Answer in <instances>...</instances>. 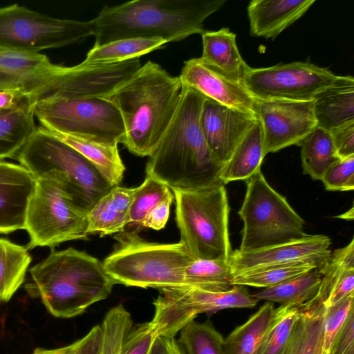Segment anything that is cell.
<instances>
[{
    "label": "cell",
    "instance_id": "1",
    "mask_svg": "<svg viewBox=\"0 0 354 354\" xmlns=\"http://www.w3.org/2000/svg\"><path fill=\"white\" fill-rule=\"evenodd\" d=\"M205 96L182 86L176 113L158 144L148 156L146 176L171 190H191L223 184V165L210 151L200 124Z\"/></svg>",
    "mask_w": 354,
    "mask_h": 354
},
{
    "label": "cell",
    "instance_id": "2",
    "mask_svg": "<svg viewBox=\"0 0 354 354\" xmlns=\"http://www.w3.org/2000/svg\"><path fill=\"white\" fill-rule=\"evenodd\" d=\"M181 91L178 77L149 60L102 97L120 111L122 144L131 153L148 157L152 153L176 113Z\"/></svg>",
    "mask_w": 354,
    "mask_h": 354
},
{
    "label": "cell",
    "instance_id": "3",
    "mask_svg": "<svg viewBox=\"0 0 354 354\" xmlns=\"http://www.w3.org/2000/svg\"><path fill=\"white\" fill-rule=\"evenodd\" d=\"M225 0H133L104 6L91 20L94 46L126 38H161L167 43L202 34L205 19Z\"/></svg>",
    "mask_w": 354,
    "mask_h": 354
},
{
    "label": "cell",
    "instance_id": "4",
    "mask_svg": "<svg viewBox=\"0 0 354 354\" xmlns=\"http://www.w3.org/2000/svg\"><path fill=\"white\" fill-rule=\"evenodd\" d=\"M30 274L24 286L28 295L39 299L53 316L63 319L80 315L105 299L116 284L102 262L73 248L53 250L30 269Z\"/></svg>",
    "mask_w": 354,
    "mask_h": 354
},
{
    "label": "cell",
    "instance_id": "5",
    "mask_svg": "<svg viewBox=\"0 0 354 354\" xmlns=\"http://www.w3.org/2000/svg\"><path fill=\"white\" fill-rule=\"evenodd\" d=\"M113 237L117 243L102 265L116 284L158 290L186 286L184 271L194 259L183 242H149L125 231Z\"/></svg>",
    "mask_w": 354,
    "mask_h": 354
},
{
    "label": "cell",
    "instance_id": "6",
    "mask_svg": "<svg viewBox=\"0 0 354 354\" xmlns=\"http://www.w3.org/2000/svg\"><path fill=\"white\" fill-rule=\"evenodd\" d=\"M15 158L36 178L61 181L87 214L113 187L92 162L41 126L36 128Z\"/></svg>",
    "mask_w": 354,
    "mask_h": 354
},
{
    "label": "cell",
    "instance_id": "7",
    "mask_svg": "<svg viewBox=\"0 0 354 354\" xmlns=\"http://www.w3.org/2000/svg\"><path fill=\"white\" fill-rule=\"evenodd\" d=\"M176 221L195 259L229 260L230 206L223 184L198 189H174Z\"/></svg>",
    "mask_w": 354,
    "mask_h": 354
},
{
    "label": "cell",
    "instance_id": "8",
    "mask_svg": "<svg viewBox=\"0 0 354 354\" xmlns=\"http://www.w3.org/2000/svg\"><path fill=\"white\" fill-rule=\"evenodd\" d=\"M238 214L243 221L242 252L284 243L305 236V222L286 198L267 182L261 170L246 181Z\"/></svg>",
    "mask_w": 354,
    "mask_h": 354
},
{
    "label": "cell",
    "instance_id": "9",
    "mask_svg": "<svg viewBox=\"0 0 354 354\" xmlns=\"http://www.w3.org/2000/svg\"><path fill=\"white\" fill-rule=\"evenodd\" d=\"M25 230L30 238L28 250L86 240L88 236L87 213L77 205L61 181L37 178L27 209Z\"/></svg>",
    "mask_w": 354,
    "mask_h": 354
},
{
    "label": "cell",
    "instance_id": "10",
    "mask_svg": "<svg viewBox=\"0 0 354 354\" xmlns=\"http://www.w3.org/2000/svg\"><path fill=\"white\" fill-rule=\"evenodd\" d=\"M45 129L100 144L118 146L124 136L118 109L104 97L44 101L33 104Z\"/></svg>",
    "mask_w": 354,
    "mask_h": 354
},
{
    "label": "cell",
    "instance_id": "11",
    "mask_svg": "<svg viewBox=\"0 0 354 354\" xmlns=\"http://www.w3.org/2000/svg\"><path fill=\"white\" fill-rule=\"evenodd\" d=\"M153 300L150 321L158 336L175 337L201 313L211 315L228 308H253L258 300L245 286H234L226 291H212L190 286L159 289Z\"/></svg>",
    "mask_w": 354,
    "mask_h": 354
},
{
    "label": "cell",
    "instance_id": "12",
    "mask_svg": "<svg viewBox=\"0 0 354 354\" xmlns=\"http://www.w3.org/2000/svg\"><path fill=\"white\" fill-rule=\"evenodd\" d=\"M93 35L91 21L57 19L18 4L0 7V48L39 53Z\"/></svg>",
    "mask_w": 354,
    "mask_h": 354
},
{
    "label": "cell",
    "instance_id": "13",
    "mask_svg": "<svg viewBox=\"0 0 354 354\" xmlns=\"http://www.w3.org/2000/svg\"><path fill=\"white\" fill-rule=\"evenodd\" d=\"M139 59L106 64L60 65L57 71L26 96L33 105L39 102L102 97L131 77L140 67Z\"/></svg>",
    "mask_w": 354,
    "mask_h": 354
},
{
    "label": "cell",
    "instance_id": "14",
    "mask_svg": "<svg viewBox=\"0 0 354 354\" xmlns=\"http://www.w3.org/2000/svg\"><path fill=\"white\" fill-rule=\"evenodd\" d=\"M337 78L332 71L310 62H295L252 68L243 86L255 100L311 101Z\"/></svg>",
    "mask_w": 354,
    "mask_h": 354
},
{
    "label": "cell",
    "instance_id": "15",
    "mask_svg": "<svg viewBox=\"0 0 354 354\" xmlns=\"http://www.w3.org/2000/svg\"><path fill=\"white\" fill-rule=\"evenodd\" d=\"M313 105L314 100H255L265 156L292 145H301L317 126Z\"/></svg>",
    "mask_w": 354,
    "mask_h": 354
},
{
    "label": "cell",
    "instance_id": "16",
    "mask_svg": "<svg viewBox=\"0 0 354 354\" xmlns=\"http://www.w3.org/2000/svg\"><path fill=\"white\" fill-rule=\"evenodd\" d=\"M257 120L254 114L205 97L200 115L201 128L210 151L220 164L223 166L230 159Z\"/></svg>",
    "mask_w": 354,
    "mask_h": 354
},
{
    "label": "cell",
    "instance_id": "17",
    "mask_svg": "<svg viewBox=\"0 0 354 354\" xmlns=\"http://www.w3.org/2000/svg\"><path fill=\"white\" fill-rule=\"evenodd\" d=\"M328 236L306 234L284 243L252 251L236 250L229 262L233 274L250 269L285 264L301 260H314L322 265L331 254Z\"/></svg>",
    "mask_w": 354,
    "mask_h": 354
},
{
    "label": "cell",
    "instance_id": "18",
    "mask_svg": "<svg viewBox=\"0 0 354 354\" xmlns=\"http://www.w3.org/2000/svg\"><path fill=\"white\" fill-rule=\"evenodd\" d=\"M178 78L182 86L192 88L209 99L256 115L255 100L244 86L226 77L201 57L185 61Z\"/></svg>",
    "mask_w": 354,
    "mask_h": 354
},
{
    "label": "cell",
    "instance_id": "19",
    "mask_svg": "<svg viewBox=\"0 0 354 354\" xmlns=\"http://www.w3.org/2000/svg\"><path fill=\"white\" fill-rule=\"evenodd\" d=\"M36 178L21 165L0 160V234L25 230Z\"/></svg>",
    "mask_w": 354,
    "mask_h": 354
},
{
    "label": "cell",
    "instance_id": "20",
    "mask_svg": "<svg viewBox=\"0 0 354 354\" xmlns=\"http://www.w3.org/2000/svg\"><path fill=\"white\" fill-rule=\"evenodd\" d=\"M59 66L39 53L0 48V90H20L26 97Z\"/></svg>",
    "mask_w": 354,
    "mask_h": 354
},
{
    "label": "cell",
    "instance_id": "21",
    "mask_svg": "<svg viewBox=\"0 0 354 354\" xmlns=\"http://www.w3.org/2000/svg\"><path fill=\"white\" fill-rule=\"evenodd\" d=\"M315 0H252L248 6L250 34L274 39L304 15Z\"/></svg>",
    "mask_w": 354,
    "mask_h": 354
},
{
    "label": "cell",
    "instance_id": "22",
    "mask_svg": "<svg viewBox=\"0 0 354 354\" xmlns=\"http://www.w3.org/2000/svg\"><path fill=\"white\" fill-rule=\"evenodd\" d=\"M137 187L113 186L87 214V234L100 236L124 231L129 223V212Z\"/></svg>",
    "mask_w": 354,
    "mask_h": 354
},
{
    "label": "cell",
    "instance_id": "23",
    "mask_svg": "<svg viewBox=\"0 0 354 354\" xmlns=\"http://www.w3.org/2000/svg\"><path fill=\"white\" fill-rule=\"evenodd\" d=\"M203 53L201 59L231 80L243 85L251 69L242 58L236 35L228 28L217 31L205 30L202 34Z\"/></svg>",
    "mask_w": 354,
    "mask_h": 354
},
{
    "label": "cell",
    "instance_id": "24",
    "mask_svg": "<svg viewBox=\"0 0 354 354\" xmlns=\"http://www.w3.org/2000/svg\"><path fill=\"white\" fill-rule=\"evenodd\" d=\"M313 109L317 126L328 131L354 122V78L337 76L315 97Z\"/></svg>",
    "mask_w": 354,
    "mask_h": 354
},
{
    "label": "cell",
    "instance_id": "25",
    "mask_svg": "<svg viewBox=\"0 0 354 354\" xmlns=\"http://www.w3.org/2000/svg\"><path fill=\"white\" fill-rule=\"evenodd\" d=\"M265 156L263 129L258 119L230 159L223 166L220 174L223 184L237 180L246 181L261 170Z\"/></svg>",
    "mask_w": 354,
    "mask_h": 354
},
{
    "label": "cell",
    "instance_id": "26",
    "mask_svg": "<svg viewBox=\"0 0 354 354\" xmlns=\"http://www.w3.org/2000/svg\"><path fill=\"white\" fill-rule=\"evenodd\" d=\"M33 105L0 109V160L15 158L36 129Z\"/></svg>",
    "mask_w": 354,
    "mask_h": 354
},
{
    "label": "cell",
    "instance_id": "27",
    "mask_svg": "<svg viewBox=\"0 0 354 354\" xmlns=\"http://www.w3.org/2000/svg\"><path fill=\"white\" fill-rule=\"evenodd\" d=\"M49 131L92 162L113 186L120 185L125 166L118 146L103 145L66 133Z\"/></svg>",
    "mask_w": 354,
    "mask_h": 354
},
{
    "label": "cell",
    "instance_id": "28",
    "mask_svg": "<svg viewBox=\"0 0 354 354\" xmlns=\"http://www.w3.org/2000/svg\"><path fill=\"white\" fill-rule=\"evenodd\" d=\"M274 312L272 302L266 301L245 322L237 326L224 338L225 354H257Z\"/></svg>",
    "mask_w": 354,
    "mask_h": 354
},
{
    "label": "cell",
    "instance_id": "29",
    "mask_svg": "<svg viewBox=\"0 0 354 354\" xmlns=\"http://www.w3.org/2000/svg\"><path fill=\"white\" fill-rule=\"evenodd\" d=\"M167 42L161 38H126L93 46L83 63L88 65L118 64L161 48Z\"/></svg>",
    "mask_w": 354,
    "mask_h": 354
},
{
    "label": "cell",
    "instance_id": "30",
    "mask_svg": "<svg viewBox=\"0 0 354 354\" xmlns=\"http://www.w3.org/2000/svg\"><path fill=\"white\" fill-rule=\"evenodd\" d=\"M319 268L266 288L252 295L259 300L277 302L281 305H293L299 308L316 295L321 281Z\"/></svg>",
    "mask_w": 354,
    "mask_h": 354
},
{
    "label": "cell",
    "instance_id": "31",
    "mask_svg": "<svg viewBox=\"0 0 354 354\" xmlns=\"http://www.w3.org/2000/svg\"><path fill=\"white\" fill-rule=\"evenodd\" d=\"M31 260L26 247L0 238V303L8 301L24 283Z\"/></svg>",
    "mask_w": 354,
    "mask_h": 354
},
{
    "label": "cell",
    "instance_id": "32",
    "mask_svg": "<svg viewBox=\"0 0 354 354\" xmlns=\"http://www.w3.org/2000/svg\"><path fill=\"white\" fill-rule=\"evenodd\" d=\"M301 159L305 174L320 180L324 172L339 161L329 131L317 126L301 144Z\"/></svg>",
    "mask_w": 354,
    "mask_h": 354
},
{
    "label": "cell",
    "instance_id": "33",
    "mask_svg": "<svg viewBox=\"0 0 354 354\" xmlns=\"http://www.w3.org/2000/svg\"><path fill=\"white\" fill-rule=\"evenodd\" d=\"M299 310L283 354H321L324 306Z\"/></svg>",
    "mask_w": 354,
    "mask_h": 354
},
{
    "label": "cell",
    "instance_id": "34",
    "mask_svg": "<svg viewBox=\"0 0 354 354\" xmlns=\"http://www.w3.org/2000/svg\"><path fill=\"white\" fill-rule=\"evenodd\" d=\"M322 265L314 260L253 268L234 274L232 285L268 288L318 268Z\"/></svg>",
    "mask_w": 354,
    "mask_h": 354
},
{
    "label": "cell",
    "instance_id": "35",
    "mask_svg": "<svg viewBox=\"0 0 354 354\" xmlns=\"http://www.w3.org/2000/svg\"><path fill=\"white\" fill-rule=\"evenodd\" d=\"M229 260L195 259L185 269L186 286L212 291H226L234 286Z\"/></svg>",
    "mask_w": 354,
    "mask_h": 354
},
{
    "label": "cell",
    "instance_id": "36",
    "mask_svg": "<svg viewBox=\"0 0 354 354\" xmlns=\"http://www.w3.org/2000/svg\"><path fill=\"white\" fill-rule=\"evenodd\" d=\"M185 354H225L224 338L209 321H192L178 333Z\"/></svg>",
    "mask_w": 354,
    "mask_h": 354
},
{
    "label": "cell",
    "instance_id": "37",
    "mask_svg": "<svg viewBox=\"0 0 354 354\" xmlns=\"http://www.w3.org/2000/svg\"><path fill=\"white\" fill-rule=\"evenodd\" d=\"M354 268V239L344 248L335 250L319 268L322 277L315 297L299 309L324 306L334 284L343 272Z\"/></svg>",
    "mask_w": 354,
    "mask_h": 354
},
{
    "label": "cell",
    "instance_id": "38",
    "mask_svg": "<svg viewBox=\"0 0 354 354\" xmlns=\"http://www.w3.org/2000/svg\"><path fill=\"white\" fill-rule=\"evenodd\" d=\"M300 310L293 305H280L275 312L257 354H283Z\"/></svg>",
    "mask_w": 354,
    "mask_h": 354
},
{
    "label": "cell",
    "instance_id": "39",
    "mask_svg": "<svg viewBox=\"0 0 354 354\" xmlns=\"http://www.w3.org/2000/svg\"><path fill=\"white\" fill-rule=\"evenodd\" d=\"M131 313L122 304L111 308L100 324L102 332L100 354H120L124 341L131 330Z\"/></svg>",
    "mask_w": 354,
    "mask_h": 354
},
{
    "label": "cell",
    "instance_id": "40",
    "mask_svg": "<svg viewBox=\"0 0 354 354\" xmlns=\"http://www.w3.org/2000/svg\"><path fill=\"white\" fill-rule=\"evenodd\" d=\"M171 192L165 183L146 176L144 182L137 187L133 196L130 207L129 225L141 227L146 216Z\"/></svg>",
    "mask_w": 354,
    "mask_h": 354
},
{
    "label": "cell",
    "instance_id": "41",
    "mask_svg": "<svg viewBox=\"0 0 354 354\" xmlns=\"http://www.w3.org/2000/svg\"><path fill=\"white\" fill-rule=\"evenodd\" d=\"M353 306L354 292L332 306L324 307L321 354H328L335 336Z\"/></svg>",
    "mask_w": 354,
    "mask_h": 354
},
{
    "label": "cell",
    "instance_id": "42",
    "mask_svg": "<svg viewBox=\"0 0 354 354\" xmlns=\"http://www.w3.org/2000/svg\"><path fill=\"white\" fill-rule=\"evenodd\" d=\"M321 180L329 191H353L354 189V156L332 165L323 174Z\"/></svg>",
    "mask_w": 354,
    "mask_h": 354
},
{
    "label": "cell",
    "instance_id": "43",
    "mask_svg": "<svg viewBox=\"0 0 354 354\" xmlns=\"http://www.w3.org/2000/svg\"><path fill=\"white\" fill-rule=\"evenodd\" d=\"M101 342V326L97 324L69 345L57 348H37L32 354H100Z\"/></svg>",
    "mask_w": 354,
    "mask_h": 354
},
{
    "label": "cell",
    "instance_id": "44",
    "mask_svg": "<svg viewBox=\"0 0 354 354\" xmlns=\"http://www.w3.org/2000/svg\"><path fill=\"white\" fill-rule=\"evenodd\" d=\"M158 337L151 322L140 324L127 334L120 354H150Z\"/></svg>",
    "mask_w": 354,
    "mask_h": 354
},
{
    "label": "cell",
    "instance_id": "45",
    "mask_svg": "<svg viewBox=\"0 0 354 354\" xmlns=\"http://www.w3.org/2000/svg\"><path fill=\"white\" fill-rule=\"evenodd\" d=\"M328 354H354V306L335 336Z\"/></svg>",
    "mask_w": 354,
    "mask_h": 354
},
{
    "label": "cell",
    "instance_id": "46",
    "mask_svg": "<svg viewBox=\"0 0 354 354\" xmlns=\"http://www.w3.org/2000/svg\"><path fill=\"white\" fill-rule=\"evenodd\" d=\"M340 159L354 156V122L329 131Z\"/></svg>",
    "mask_w": 354,
    "mask_h": 354
},
{
    "label": "cell",
    "instance_id": "47",
    "mask_svg": "<svg viewBox=\"0 0 354 354\" xmlns=\"http://www.w3.org/2000/svg\"><path fill=\"white\" fill-rule=\"evenodd\" d=\"M174 199V194L171 192L146 216L141 227H149L155 230L165 227Z\"/></svg>",
    "mask_w": 354,
    "mask_h": 354
},
{
    "label": "cell",
    "instance_id": "48",
    "mask_svg": "<svg viewBox=\"0 0 354 354\" xmlns=\"http://www.w3.org/2000/svg\"><path fill=\"white\" fill-rule=\"evenodd\" d=\"M354 292V268L345 270L331 289L324 307L332 306Z\"/></svg>",
    "mask_w": 354,
    "mask_h": 354
},
{
    "label": "cell",
    "instance_id": "49",
    "mask_svg": "<svg viewBox=\"0 0 354 354\" xmlns=\"http://www.w3.org/2000/svg\"><path fill=\"white\" fill-rule=\"evenodd\" d=\"M150 354H185L175 337L158 336Z\"/></svg>",
    "mask_w": 354,
    "mask_h": 354
},
{
    "label": "cell",
    "instance_id": "50",
    "mask_svg": "<svg viewBox=\"0 0 354 354\" xmlns=\"http://www.w3.org/2000/svg\"><path fill=\"white\" fill-rule=\"evenodd\" d=\"M25 102V95L20 90H0V109H8Z\"/></svg>",
    "mask_w": 354,
    "mask_h": 354
},
{
    "label": "cell",
    "instance_id": "51",
    "mask_svg": "<svg viewBox=\"0 0 354 354\" xmlns=\"http://www.w3.org/2000/svg\"><path fill=\"white\" fill-rule=\"evenodd\" d=\"M353 213V207H352L350 210L344 213L342 215H339L337 217L342 219L353 220L354 218Z\"/></svg>",
    "mask_w": 354,
    "mask_h": 354
}]
</instances>
